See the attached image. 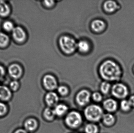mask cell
<instances>
[{
  "mask_svg": "<svg viewBox=\"0 0 134 133\" xmlns=\"http://www.w3.org/2000/svg\"><path fill=\"white\" fill-rule=\"evenodd\" d=\"M99 73L101 77L107 81H118L120 79L122 72L119 66L111 60H106L101 65Z\"/></svg>",
  "mask_w": 134,
  "mask_h": 133,
  "instance_id": "1",
  "label": "cell"
},
{
  "mask_svg": "<svg viewBox=\"0 0 134 133\" xmlns=\"http://www.w3.org/2000/svg\"><path fill=\"white\" fill-rule=\"evenodd\" d=\"M59 44L62 50L68 54H72L77 48V43L72 37L62 36L59 40Z\"/></svg>",
  "mask_w": 134,
  "mask_h": 133,
  "instance_id": "2",
  "label": "cell"
},
{
  "mask_svg": "<svg viewBox=\"0 0 134 133\" xmlns=\"http://www.w3.org/2000/svg\"><path fill=\"white\" fill-rule=\"evenodd\" d=\"M87 119L92 122H97L103 117V111L101 108L96 105H91L87 107L84 111Z\"/></svg>",
  "mask_w": 134,
  "mask_h": 133,
  "instance_id": "3",
  "label": "cell"
},
{
  "mask_svg": "<svg viewBox=\"0 0 134 133\" xmlns=\"http://www.w3.org/2000/svg\"><path fill=\"white\" fill-rule=\"evenodd\" d=\"M111 93L116 98L124 99L127 97L129 91L126 85L122 83H116L113 86Z\"/></svg>",
  "mask_w": 134,
  "mask_h": 133,
  "instance_id": "4",
  "label": "cell"
},
{
  "mask_svg": "<svg viewBox=\"0 0 134 133\" xmlns=\"http://www.w3.org/2000/svg\"><path fill=\"white\" fill-rule=\"evenodd\" d=\"M65 121L69 126L72 128H76L79 126L82 122V116L80 114L77 112H71L67 115Z\"/></svg>",
  "mask_w": 134,
  "mask_h": 133,
  "instance_id": "5",
  "label": "cell"
},
{
  "mask_svg": "<svg viewBox=\"0 0 134 133\" xmlns=\"http://www.w3.org/2000/svg\"><path fill=\"white\" fill-rule=\"evenodd\" d=\"M13 38L18 43H22L25 40L26 38V32L22 27H16L12 31Z\"/></svg>",
  "mask_w": 134,
  "mask_h": 133,
  "instance_id": "6",
  "label": "cell"
},
{
  "mask_svg": "<svg viewBox=\"0 0 134 133\" xmlns=\"http://www.w3.org/2000/svg\"><path fill=\"white\" fill-rule=\"evenodd\" d=\"M44 86L49 90H53L57 87V81L55 78L51 75H46L43 79Z\"/></svg>",
  "mask_w": 134,
  "mask_h": 133,
  "instance_id": "7",
  "label": "cell"
},
{
  "mask_svg": "<svg viewBox=\"0 0 134 133\" xmlns=\"http://www.w3.org/2000/svg\"><path fill=\"white\" fill-rule=\"evenodd\" d=\"M8 72L12 78L18 79L20 78L23 74V69L19 64L13 63L9 66Z\"/></svg>",
  "mask_w": 134,
  "mask_h": 133,
  "instance_id": "8",
  "label": "cell"
},
{
  "mask_svg": "<svg viewBox=\"0 0 134 133\" xmlns=\"http://www.w3.org/2000/svg\"><path fill=\"white\" fill-rule=\"evenodd\" d=\"M90 94L86 90H82L80 91L76 95V100L80 106H83L90 101Z\"/></svg>",
  "mask_w": 134,
  "mask_h": 133,
  "instance_id": "9",
  "label": "cell"
},
{
  "mask_svg": "<svg viewBox=\"0 0 134 133\" xmlns=\"http://www.w3.org/2000/svg\"><path fill=\"white\" fill-rule=\"evenodd\" d=\"M103 105L106 111L111 112L115 111L118 107V104L116 101L111 98L105 100L103 103Z\"/></svg>",
  "mask_w": 134,
  "mask_h": 133,
  "instance_id": "10",
  "label": "cell"
},
{
  "mask_svg": "<svg viewBox=\"0 0 134 133\" xmlns=\"http://www.w3.org/2000/svg\"><path fill=\"white\" fill-rule=\"evenodd\" d=\"M105 23L101 20L97 19L94 20L91 23V28L94 32L99 33L104 30L105 27Z\"/></svg>",
  "mask_w": 134,
  "mask_h": 133,
  "instance_id": "11",
  "label": "cell"
},
{
  "mask_svg": "<svg viewBox=\"0 0 134 133\" xmlns=\"http://www.w3.org/2000/svg\"><path fill=\"white\" fill-rule=\"evenodd\" d=\"M45 100L48 105L50 106H55L58 102L59 97L56 93L50 92L46 94Z\"/></svg>",
  "mask_w": 134,
  "mask_h": 133,
  "instance_id": "12",
  "label": "cell"
},
{
  "mask_svg": "<svg viewBox=\"0 0 134 133\" xmlns=\"http://www.w3.org/2000/svg\"><path fill=\"white\" fill-rule=\"evenodd\" d=\"M12 95L11 91L9 88L4 86H0V99L2 100L7 101L10 99Z\"/></svg>",
  "mask_w": 134,
  "mask_h": 133,
  "instance_id": "13",
  "label": "cell"
},
{
  "mask_svg": "<svg viewBox=\"0 0 134 133\" xmlns=\"http://www.w3.org/2000/svg\"><path fill=\"white\" fill-rule=\"evenodd\" d=\"M119 6L117 3L113 1H108L104 4V8L107 12L111 13L115 12L118 9Z\"/></svg>",
  "mask_w": 134,
  "mask_h": 133,
  "instance_id": "14",
  "label": "cell"
},
{
  "mask_svg": "<svg viewBox=\"0 0 134 133\" xmlns=\"http://www.w3.org/2000/svg\"><path fill=\"white\" fill-rule=\"evenodd\" d=\"M11 9L10 6L4 1H0V16L6 17L10 14Z\"/></svg>",
  "mask_w": 134,
  "mask_h": 133,
  "instance_id": "15",
  "label": "cell"
},
{
  "mask_svg": "<svg viewBox=\"0 0 134 133\" xmlns=\"http://www.w3.org/2000/svg\"><path fill=\"white\" fill-rule=\"evenodd\" d=\"M77 48L80 52L86 53L90 50V45L86 41L81 40L77 43Z\"/></svg>",
  "mask_w": 134,
  "mask_h": 133,
  "instance_id": "16",
  "label": "cell"
},
{
  "mask_svg": "<svg viewBox=\"0 0 134 133\" xmlns=\"http://www.w3.org/2000/svg\"><path fill=\"white\" fill-rule=\"evenodd\" d=\"M37 122L34 119H29L24 123V127L27 131H34L37 128Z\"/></svg>",
  "mask_w": 134,
  "mask_h": 133,
  "instance_id": "17",
  "label": "cell"
},
{
  "mask_svg": "<svg viewBox=\"0 0 134 133\" xmlns=\"http://www.w3.org/2000/svg\"><path fill=\"white\" fill-rule=\"evenodd\" d=\"M102 118L104 123L107 126L112 125L115 122V119L114 116L110 113L104 115Z\"/></svg>",
  "mask_w": 134,
  "mask_h": 133,
  "instance_id": "18",
  "label": "cell"
},
{
  "mask_svg": "<svg viewBox=\"0 0 134 133\" xmlns=\"http://www.w3.org/2000/svg\"><path fill=\"white\" fill-rule=\"evenodd\" d=\"M68 109V108L67 106L63 104H60L56 105L54 111L55 115L61 116L66 113Z\"/></svg>",
  "mask_w": 134,
  "mask_h": 133,
  "instance_id": "19",
  "label": "cell"
},
{
  "mask_svg": "<svg viewBox=\"0 0 134 133\" xmlns=\"http://www.w3.org/2000/svg\"><path fill=\"white\" fill-rule=\"evenodd\" d=\"M9 42L8 36L3 32H0V47H5Z\"/></svg>",
  "mask_w": 134,
  "mask_h": 133,
  "instance_id": "20",
  "label": "cell"
},
{
  "mask_svg": "<svg viewBox=\"0 0 134 133\" xmlns=\"http://www.w3.org/2000/svg\"><path fill=\"white\" fill-rule=\"evenodd\" d=\"M55 114L54 110H52L49 108H47L45 109L44 111V116L46 119L51 120L53 119Z\"/></svg>",
  "mask_w": 134,
  "mask_h": 133,
  "instance_id": "21",
  "label": "cell"
},
{
  "mask_svg": "<svg viewBox=\"0 0 134 133\" xmlns=\"http://www.w3.org/2000/svg\"><path fill=\"white\" fill-rule=\"evenodd\" d=\"M85 130L86 133H97L98 128L94 124H89L86 126Z\"/></svg>",
  "mask_w": 134,
  "mask_h": 133,
  "instance_id": "22",
  "label": "cell"
},
{
  "mask_svg": "<svg viewBox=\"0 0 134 133\" xmlns=\"http://www.w3.org/2000/svg\"><path fill=\"white\" fill-rule=\"evenodd\" d=\"M131 107V105L128 100H123L120 102V108L123 111H128L130 110Z\"/></svg>",
  "mask_w": 134,
  "mask_h": 133,
  "instance_id": "23",
  "label": "cell"
},
{
  "mask_svg": "<svg viewBox=\"0 0 134 133\" xmlns=\"http://www.w3.org/2000/svg\"><path fill=\"white\" fill-rule=\"evenodd\" d=\"M2 27L3 29L7 32H12L15 28L13 23L10 21H6L4 22Z\"/></svg>",
  "mask_w": 134,
  "mask_h": 133,
  "instance_id": "24",
  "label": "cell"
},
{
  "mask_svg": "<svg viewBox=\"0 0 134 133\" xmlns=\"http://www.w3.org/2000/svg\"><path fill=\"white\" fill-rule=\"evenodd\" d=\"M111 88V85L108 82H103L101 84L100 90L104 94H106L108 93Z\"/></svg>",
  "mask_w": 134,
  "mask_h": 133,
  "instance_id": "25",
  "label": "cell"
},
{
  "mask_svg": "<svg viewBox=\"0 0 134 133\" xmlns=\"http://www.w3.org/2000/svg\"><path fill=\"white\" fill-rule=\"evenodd\" d=\"M20 84L19 82L16 80H13L10 83L9 86L11 90L13 91H15L18 90Z\"/></svg>",
  "mask_w": 134,
  "mask_h": 133,
  "instance_id": "26",
  "label": "cell"
},
{
  "mask_svg": "<svg viewBox=\"0 0 134 133\" xmlns=\"http://www.w3.org/2000/svg\"><path fill=\"white\" fill-rule=\"evenodd\" d=\"M58 91L61 95H65L68 93V90L66 87L62 86L58 87Z\"/></svg>",
  "mask_w": 134,
  "mask_h": 133,
  "instance_id": "27",
  "label": "cell"
},
{
  "mask_svg": "<svg viewBox=\"0 0 134 133\" xmlns=\"http://www.w3.org/2000/svg\"><path fill=\"white\" fill-rule=\"evenodd\" d=\"M93 98L96 102H100L102 99V96L100 93L95 92L93 94Z\"/></svg>",
  "mask_w": 134,
  "mask_h": 133,
  "instance_id": "28",
  "label": "cell"
},
{
  "mask_svg": "<svg viewBox=\"0 0 134 133\" xmlns=\"http://www.w3.org/2000/svg\"><path fill=\"white\" fill-rule=\"evenodd\" d=\"M7 111L6 105L3 103L0 102V116L4 115Z\"/></svg>",
  "mask_w": 134,
  "mask_h": 133,
  "instance_id": "29",
  "label": "cell"
},
{
  "mask_svg": "<svg viewBox=\"0 0 134 133\" xmlns=\"http://www.w3.org/2000/svg\"><path fill=\"white\" fill-rule=\"evenodd\" d=\"M44 4L46 7L50 8L54 5L55 3L53 1H44Z\"/></svg>",
  "mask_w": 134,
  "mask_h": 133,
  "instance_id": "30",
  "label": "cell"
},
{
  "mask_svg": "<svg viewBox=\"0 0 134 133\" xmlns=\"http://www.w3.org/2000/svg\"><path fill=\"white\" fill-rule=\"evenodd\" d=\"M5 74V71L4 68L2 66L0 65V80H1L4 77Z\"/></svg>",
  "mask_w": 134,
  "mask_h": 133,
  "instance_id": "31",
  "label": "cell"
},
{
  "mask_svg": "<svg viewBox=\"0 0 134 133\" xmlns=\"http://www.w3.org/2000/svg\"><path fill=\"white\" fill-rule=\"evenodd\" d=\"M128 101L131 107H134V95L131 96L129 98Z\"/></svg>",
  "mask_w": 134,
  "mask_h": 133,
  "instance_id": "32",
  "label": "cell"
},
{
  "mask_svg": "<svg viewBox=\"0 0 134 133\" xmlns=\"http://www.w3.org/2000/svg\"><path fill=\"white\" fill-rule=\"evenodd\" d=\"M14 133H27V132L25 130L23 129H19L16 130Z\"/></svg>",
  "mask_w": 134,
  "mask_h": 133,
  "instance_id": "33",
  "label": "cell"
},
{
  "mask_svg": "<svg viewBox=\"0 0 134 133\" xmlns=\"http://www.w3.org/2000/svg\"></svg>",
  "mask_w": 134,
  "mask_h": 133,
  "instance_id": "34",
  "label": "cell"
}]
</instances>
